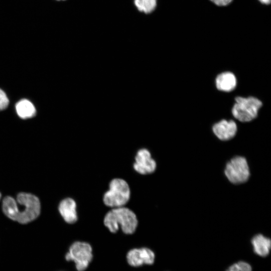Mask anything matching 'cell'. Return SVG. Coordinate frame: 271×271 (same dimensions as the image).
<instances>
[{
    "label": "cell",
    "mask_w": 271,
    "mask_h": 271,
    "mask_svg": "<svg viewBox=\"0 0 271 271\" xmlns=\"http://www.w3.org/2000/svg\"><path fill=\"white\" fill-rule=\"evenodd\" d=\"M213 3L218 6H226L230 4L233 0H210Z\"/></svg>",
    "instance_id": "cell-17"
},
{
    "label": "cell",
    "mask_w": 271,
    "mask_h": 271,
    "mask_svg": "<svg viewBox=\"0 0 271 271\" xmlns=\"http://www.w3.org/2000/svg\"><path fill=\"white\" fill-rule=\"evenodd\" d=\"M57 1H60V0H57Z\"/></svg>",
    "instance_id": "cell-20"
},
{
    "label": "cell",
    "mask_w": 271,
    "mask_h": 271,
    "mask_svg": "<svg viewBox=\"0 0 271 271\" xmlns=\"http://www.w3.org/2000/svg\"><path fill=\"white\" fill-rule=\"evenodd\" d=\"M258 1L262 4L266 5H269L271 3V0H258Z\"/></svg>",
    "instance_id": "cell-18"
},
{
    "label": "cell",
    "mask_w": 271,
    "mask_h": 271,
    "mask_svg": "<svg viewBox=\"0 0 271 271\" xmlns=\"http://www.w3.org/2000/svg\"><path fill=\"white\" fill-rule=\"evenodd\" d=\"M237 85V79L234 73L225 71L219 74L215 78L216 88L221 91L229 92L233 90Z\"/></svg>",
    "instance_id": "cell-11"
},
{
    "label": "cell",
    "mask_w": 271,
    "mask_h": 271,
    "mask_svg": "<svg viewBox=\"0 0 271 271\" xmlns=\"http://www.w3.org/2000/svg\"><path fill=\"white\" fill-rule=\"evenodd\" d=\"M254 252L261 257H266L271 248L270 239L261 234L254 236L251 240Z\"/></svg>",
    "instance_id": "cell-12"
},
{
    "label": "cell",
    "mask_w": 271,
    "mask_h": 271,
    "mask_svg": "<svg viewBox=\"0 0 271 271\" xmlns=\"http://www.w3.org/2000/svg\"><path fill=\"white\" fill-rule=\"evenodd\" d=\"M2 209L4 214L11 219L26 224L38 217L41 205L35 195L21 192L17 195L16 200L11 196L5 197L3 200Z\"/></svg>",
    "instance_id": "cell-1"
},
{
    "label": "cell",
    "mask_w": 271,
    "mask_h": 271,
    "mask_svg": "<svg viewBox=\"0 0 271 271\" xmlns=\"http://www.w3.org/2000/svg\"><path fill=\"white\" fill-rule=\"evenodd\" d=\"M133 168L136 172L143 175L154 173L157 168V163L147 149H141L136 153Z\"/></svg>",
    "instance_id": "cell-8"
},
{
    "label": "cell",
    "mask_w": 271,
    "mask_h": 271,
    "mask_svg": "<svg viewBox=\"0 0 271 271\" xmlns=\"http://www.w3.org/2000/svg\"><path fill=\"white\" fill-rule=\"evenodd\" d=\"M134 3L139 11L146 14L154 11L157 6V0H134Z\"/></svg>",
    "instance_id": "cell-14"
},
{
    "label": "cell",
    "mask_w": 271,
    "mask_h": 271,
    "mask_svg": "<svg viewBox=\"0 0 271 271\" xmlns=\"http://www.w3.org/2000/svg\"><path fill=\"white\" fill-rule=\"evenodd\" d=\"M77 204L75 201L68 197L63 199L59 203L58 210L64 221L69 224H73L78 220Z\"/></svg>",
    "instance_id": "cell-10"
},
{
    "label": "cell",
    "mask_w": 271,
    "mask_h": 271,
    "mask_svg": "<svg viewBox=\"0 0 271 271\" xmlns=\"http://www.w3.org/2000/svg\"><path fill=\"white\" fill-rule=\"evenodd\" d=\"M9 103V98L6 93L0 89V111L5 109Z\"/></svg>",
    "instance_id": "cell-16"
},
{
    "label": "cell",
    "mask_w": 271,
    "mask_h": 271,
    "mask_svg": "<svg viewBox=\"0 0 271 271\" xmlns=\"http://www.w3.org/2000/svg\"><path fill=\"white\" fill-rule=\"evenodd\" d=\"M262 103L258 98L249 96H237L235 98L231 113L233 116L242 122H247L254 119L258 115Z\"/></svg>",
    "instance_id": "cell-4"
},
{
    "label": "cell",
    "mask_w": 271,
    "mask_h": 271,
    "mask_svg": "<svg viewBox=\"0 0 271 271\" xmlns=\"http://www.w3.org/2000/svg\"><path fill=\"white\" fill-rule=\"evenodd\" d=\"M1 196H2V195H1V193H0V199L1 198Z\"/></svg>",
    "instance_id": "cell-19"
},
{
    "label": "cell",
    "mask_w": 271,
    "mask_h": 271,
    "mask_svg": "<svg viewBox=\"0 0 271 271\" xmlns=\"http://www.w3.org/2000/svg\"><path fill=\"white\" fill-rule=\"evenodd\" d=\"M126 261L132 267H140L144 264L152 265L155 260V252L147 247L134 248L127 253Z\"/></svg>",
    "instance_id": "cell-7"
},
{
    "label": "cell",
    "mask_w": 271,
    "mask_h": 271,
    "mask_svg": "<svg viewBox=\"0 0 271 271\" xmlns=\"http://www.w3.org/2000/svg\"><path fill=\"white\" fill-rule=\"evenodd\" d=\"M226 271H252V268L249 263L239 261L230 265Z\"/></svg>",
    "instance_id": "cell-15"
},
{
    "label": "cell",
    "mask_w": 271,
    "mask_h": 271,
    "mask_svg": "<svg viewBox=\"0 0 271 271\" xmlns=\"http://www.w3.org/2000/svg\"><path fill=\"white\" fill-rule=\"evenodd\" d=\"M130 188L123 179H112L108 185V189L104 193V204L111 208L125 206L130 198Z\"/></svg>",
    "instance_id": "cell-3"
},
{
    "label": "cell",
    "mask_w": 271,
    "mask_h": 271,
    "mask_svg": "<svg viewBox=\"0 0 271 271\" xmlns=\"http://www.w3.org/2000/svg\"><path fill=\"white\" fill-rule=\"evenodd\" d=\"M215 136L220 140L229 141L233 138L237 131V126L233 120L222 119L212 126Z\"/></svg>",
    "instance_id": "cell-9"
},
{
    "label": "cell",
    "mask_w": 271,
    "mask_h": 271,
    "mask_svg": "<svg viewBox=\"0 0 271 271\" xmlns=\"http://www.w3.org/2000/svg\"><path fill=\"white\" fill-rule=\"evenodd\" d=\"M103 221L110 232L116 233L120 228L128 235L134 233L139 224L136 214L125 206L111 208L104 215Z\"/></svg>",
    "instance_id": "cell-2"
},
{
    "label": "cell",
    "mask_w": 271,
    "mask_h": 271,
    "mask_svg": "<svg viewBox=\"0 0 271 271\" xmlns=\"http://www.w3.org/2000/svg\"><path fill=\"white\" fill-rule=\"evenodd\" d=\"M224 174L232 184H240L246 182L250 177L249 168L246 159L241 156L233 158L226 165Z\"/></svg>",
    "instance_id": "cell-6"
},
{
    "label": "cell",
    "mask_w": 271,
    "mask_h": 271,
    "mask_svg": "<svg viewBox=\"0 0 271 271\" xmlns=\"http://www.w3.org/2000/svg\"><path fill=\"white\" fill-rule=\"evenodd\" d=\"M15 107L17 114L22 119L31 118L36 114L35 106L30 100L26 99L19 101Z\"/></svg>",
    "instance_id": "cell-13"
},
{
    "label": "cell",
    "mask_w": 271,
    "mask_h": 271,
    "mask_svg": "<svg viewBox=\"0 0 271 271\" xmlns=\"http://www.w3.org/2000/svg\"><path fill=\"white\" fill-rule=\"evenodd\" d=\"M65 258L67 261L74 262L77 271H84L93 258L92 246L86 241H75L70 245Z\"/></svg>",
    "instance_id": "cell-5"
}]
</instances>
